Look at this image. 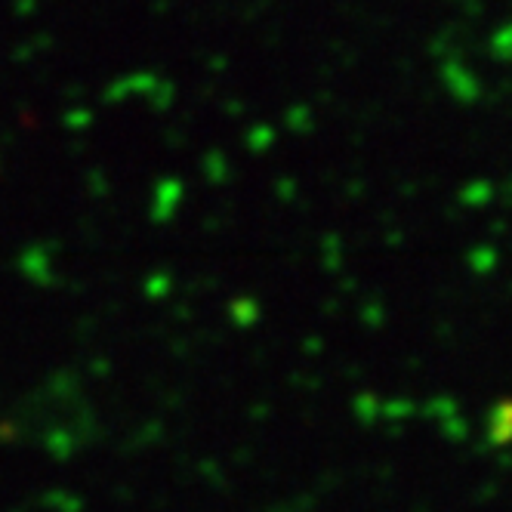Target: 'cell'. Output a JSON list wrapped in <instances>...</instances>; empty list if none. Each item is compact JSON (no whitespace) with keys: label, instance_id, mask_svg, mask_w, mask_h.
<instances>
[{"label":"cell","instance_id":"1","mask_svg":"<svg viewBox=\"0 0 512 512\" xmlns=\"http://www.w3.org/2000/svg\"><path fill=\"white\" fill-rule=\"evenodd\" d=\"M488 435L494 445H509L512 442V401H500L488 417Z\"/></svg>","mask_w":512,"mask_h":512}]
</instances>
